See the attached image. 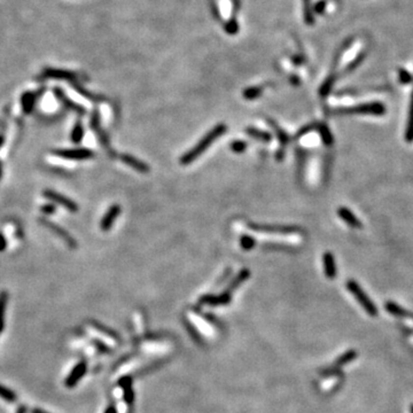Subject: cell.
Segmentation results:
<instances>
[{"mask_svg":"<svg viewBox=\"0 0 413 413\" xmlns=\"http://www.w3.org/2000/svg\"><path fill=\"white\" fill-rule=\"evenodd\" d=\"M226 129L227 128L225 124H218L215 126V128L211 130V131L208 132L207 135L204 136L192 149H190L186 154H184L182 156V159H180V163H182L183 165H190V163H192L193 161H195V160L199 158L202 153L207 151L208 147H209V146L213 144L217 138H220V136H223L224 133L226 132Z\"/></svg>","mask_w":413,"mask_h":413,"instance_id":"obj_1","label":"cell"},{"mask_svg":"<svg viewBox=\"0 0 413 413\" xmlns=\"http://www.w3.org/2000/svg\"><path fill=\"white\" fill-rule=\"evenodd\" d=\"M52 153L57 158L66 160H75V161H82V160H88L94 156V153L86 148H74V149H54Z\"/></svg>","mask_w":413,"mask_h":413,"instance_id":"obj_2","label":"cell"},{"mask_svg":"<svg viewBox=\"0 0 413 413\" xmlns=\"http://www.w3.org/2000/svg\"><path fill=\"white\" fill-rule=\"evenodd\" d=\"M39 223L42 224V225H44V226H45V227L49 228V230L52 231L53 233H55L57 235V237H60L61 239H62V240L64 242H66V244L68 246H69V248L75 249V248L77 247L76 240H75V239L73 237H71V235L69 233H68V232L66 230H64L63 227H61L60 225L53 223V221L46 220V218H44V217H40L39 218Z\"/></svg>","mask_w":413,"mask_h":413,"instance_id":"obj_3","label":"cell"},{"mask_svg":"<svg viewBox=\"0 0 413 413\" xmlns=\"http://www.w3.org/2000/svg\"><path fill=\"white\" fill-rule=\"evenodd\" d=\"M43 195L46 197V199H49L50 201H52L54 204H59V206H62L70 211V213H77L78 210V206L76 204L75 201H73L69 197L62 195V194L55 192V191H52V190H45L43 192Z\"/></svg>","mask_w":413,"mask_h":413,"instance_id":"obj_4","label":"cell"},{"mask_svg":"<svg viewBox=\"0 0 413 413\" xmlns=\"http://www.w3.org/2000/svg\"><path fill=\"white\" fill-rule=\"evenodd\" d=\"M251 231L259 232V233L268 234H289L295 233L298 228L293 226H281V225H261V224H249Z\"/></svg>","mask_w":413,"mask_h":413,"instance_id":"obj_5","label":"cell"},{"mask_svg":"<svg viewBox=\"0 0 413 413\" xmlns=\"http://www.w3.org/2000/svg\"><path fill=\"white\" fill-rule=\"evenodd\" d=\"M348 288H349L350 291H351V293H353V294L355 296H356V299L358 300V301H359L360 304L363 305V308L365 310H366V311L368 313H370L371 316H375V315H377V310H375L374 305L372 304V302L370 301V299L365 296L363 291H361V289L359 288V286L356 285L353 281H350V282H348Z\"/></svg>","mask_w":413,"mask_h":413,"instance_id":"obj_6","label":"cell"},{"mask_svg":"<svg viewBox=\"0 0 413 413\" xmlns=\"http://www.w3.org/2000/svg\"><path fill=\"white\" fill-rule=\"evenodd\" d=\"M91 128L93 129V131L95 132V135H97L99 140H100L102 145H104V147L107 149L109 154H114V153H112V151H111V148H110V144H109L108 137L100 126V118H99V114H98L97 110L93 112V115H92V117H91Z\"/></svg>","mask_w":413,"mask_h":413,"instance_id":"obj_7","label":"cell"},{"mask_svg":"<svg viewBox=\"0 0 413 413\" xmlns=\"http://www.w3.org/2000/svg\"><path fill=\"white\" fill-rule=\"evenodd\" d=\"M119 214H121V207H119L118 204H114V206L109 208L107 213L105 214V216L102 217V220L100 223L101 230L105 232L108 231L109 228L112 226V224H114L115 220L118 217Z\"/></svg>","mask_w":413,"mask_h":413,"instance_id":"obj_8","label":"cell"},{"mask_svg":"<svg viewBox=\"0 0 413 413\" xmlns=\"http://www.w3.org/2000/svg\"><path fill=\"white\" fill-rule=\"evenodd\" d=\"M119 159H121V161L123 163H125V165H129L130 168L135 169L136 171L141 172V173H147V172H149V166H148V165H146V163L141 162L140 160L133 158L132 155L122 154V155H119Z\"/></svg>","mask_w":413,"mask_h":413,"instance_id":"obj_9","label":"cell"},{"mask_svg":"<svg viewBox=\"0 0 413 413\" xmlns=\"http://www.w3.org/2000/svg\"><path fill=\"white\" fill-rule=\"evenodd\" d=\"M54 94H55L56 98L59 99V100L61 102H62V104L64 105V107H67L68 109H70V110L76 111V112H78V114H81V115H84L85 112H86V111H85V109L82 108L80 105L75 104L74 101H71L70 99L68 98L67 95L63 93L62 90H60V88H54Z\"/></svg>","mask_w":413,"mask_h":413,"instance_id":"obj_10","label":"cell"},{"mask_svg":"<svg viewBox=\"0 0 413 413\" xmlns=\"http://www.w3.org/2000/svg\"><path fill=\"white\" fill-rule=\"evenodd\" d=\"M42 94V92L40 93H33V92H27L22 95L21 98V105H22V109L23 111H25V114H30L33 110V107H35V104H36V100L38 99L39 95Z\"/></svg>","mask_w":413,"mask_h":413,"instance_id":"obj_11","label":"cell"},{"mask_svg":"<svg viewBox=\"0 0 413 413\" xmlns=\"http://www.w3.org/2000/svg\"><path fill=\"white\" fill-rule=\"evenodd\" d=\"M44 76L50 77V78H57V80H67V81L75 80L74 74L68 73V71L55 70V69H46L45 71H44Z\"/></svg>","mask_w":413,"mask_h":413,"instance_id":"obj_12","label":"cell"},{"mask_svg":"<svg viewBox=\"0 0 413 413\" xmlns=\"http://www.w3.org/2000/svg\"><path fill=\"white\" fill-rule=\"evenodd\" d=\"M7 300L8 295L6 292L0 293V334L2 333L5 326V311H6V305H7Z\"/></svg>","mask_w":413,"mask_h":413,"instance_id":"obj_13","label":"cell"},{"mask_svg":"<svg viewBox=\"0 0 413 413\" xmlns=\"http://www.w3.org/2000/svg\"><path fill=\"white\" fill-rule=\"evenodd\" d=\"M246 133H248L249 136H251L252 138L255 139H258V140L261 141H270L271 140V135L265 131H262V130H258V129H255V128H247L246 129Z\"/></svg>","mask_w":413,"mask_h":413,"instance_id":"obj_14","label":"cell"},{"mask_svg":"<svg viewBox=\"0 0 413 413\" xmlns=\"http://www.w3.org/2000/svg\"><path fill=\"white\" fill-rule=\"evenodd\" d=\"M83 137H84V125L82 124L81 122H77L74 126L73 131H71V135H70L71 141L75 142V144H80V142L83 140Z\"/></svg>","mask_w":413,"mask_h":413,"instance_id":"obj_15","label":"cell"},{"mask_svg":"<svg viewBox=\"0 0 413 413\" xmlns=\"http://www.w3.org/2000/svg\"><path fill=\"white\" fill-rule=\"evenodd\" d=\"M324 264H325V271L329 278H334L335 275V264H334L333 256L330 254H326L324 257Z\"/></svg>","mask_w":413,"mask_h":413,"instance_id":"obj_16","label":"cell"},{"mask_svg":"<svg viewBox=\"0 0 413 413\" xmlns=\"http://www.w3.org/2000/svg\"><path fill=\"white\" fill-rule=\"evenodd\" d=\"M84 370H85L84 364L78 365V366L73 371V373H71L69 375V378H68L67 385H69V387H71V385H73L75 384V382H76L78 380V379L81 378V375L84 373Z\"/></svg>","mask_w":413,"mask_h":413,"instance_id":"obj_17","label":"cell"},{"mask_svg":"<svg viewBox=\"0 0 413 413\" xmlns=\"http://www.w3.org/2000/svg\"><path fill=\"white\" fill-rule=\"evenodd\" d=\"M0 398L5 399L6 402H15L16 401V394L9 388H6L5 385H0Z\"/></svg>","mask_w":413,"mask_h":413,"instance_id":"obj_18","label":"cell"},{"mask_svg":"<svg viewBox=\"0 0 413 413\" xmlns=\"http://www.w3.org/2000/svg\"><path fill=\"white\" fill-rule=\"evenodd\" d=\"M339 215L343 218L344 220L347 221L348 224L351 225V226H355V227L359 226V223H358V220H356V218H355V216L350 213V211H348L347 209H341V210H339Z\"/></svg>","mask_w":413,"mask_h":413,"instance_id":"obj_19","label":"cell"},{"mask_svg":"<svg viewBox=\"0 0 413 413\" xmlns=\"http://www.w3.org/2000/svg\"><path fill=\"white\" fill-rule=\"evenodd\" d=\"M240 245L244 250H251V249L255 247L256 241L254 238L250 237V235L245 234V235H242L240 239Z\"/></svg>","mask_w":413,"mask_h":413,"instance_id":"obj_20","label":"cell"},{"mask_svg":"<svg viewBox=\"0 0 413 413\" xmlns=\"http://www.w3.org/2000/svg\"><path fill=\"white\" fill-rule=\"evenodd\" d=\"M262 93V87H250V88H247V90H245L244 92V97L245 99H248V100H252V99L257 98L261 95Z\"/></svg>","mask_w":413,"mask_h":413,"instance_id":"obj_21","label":"cell"},{"mask_svg":"<svg viewBox=\"0 0 413 413\" xmlns=\"http://www.w3.org/2000/svg\"><path fill=\"white\" fill-rule=\"evenodd\" d=\"M270 122V124L272 125V128L275 129V133H277L278 135V139H279V141L281 142V145H286L288 142V137H287V135H286V132L285 131H282V130L279 128V126L277 125V124H275V123H273L272 121H269Z\"/></svg>","mask_w":413,"mask_h":413,"instance_id":"obj_22","label":"cell"},{"mask_svg":"<svg viewBox=\"0 0 413 413\" xmlns=\"http://www.w3.org/2000/svg\"><path fill=\"white\" fill-rule=\"evenodd\" d=\"M246 148H247V144H246L245 141H241V140L233 141L231 145V149L234 153H242Z\"/></svg>","mask_w":413,"mask_h":413,"instance_id":"obj_23","label":"cell"},{"mask_svg":"<svg viewBox=\"0 0 413 413\" xmlns=\"http://www.w3.org/2000/svg\"><path fill=\"white\" fill-rule=\"evenodd\" d=\"M408 139H409V140H412V139H413V95H412L411 111H410V122H409V129H408Z\"/></svg>","mask_w":413,"mask_h":413,"instance_id":"obj_24","label":"cell"},{"mask_svg":"<svg viewBox=\"0 0 413 413\" xmlns=\"http://www.w3.org/2000/svg\"><path fill=\"white\" fill-rule=\"evenodd\" d=\"M40 210L46 215L54 214V211H55V206H54V204H45V206H43L42 208H40Z\"/></svg>","mask_w":413,"mask_h":413,"instance_id":"obj_25","label":"cell"},{"mask_svg":"<svg viewBox=\"0 0 413 413\" xmlns=\"http://www.w3.org/2000/svg\"><path fill=\"white\" fill-rule=\"evenodd\" d=\"M6 248H7V240H6L4 234L0 233V252L4 251Z\"/></svg>","mask_w":413,"mask_h":413,"instance_id":"obj_26","label":"cell"},{"mask_svg":"<svg viewBox=\"0 0 413 413\" xmlns=\"http://www.w3.org/2000/svg\"><path fill=\"white\" fill-rule=\"evenodd\" d=\"M16 413H27V410H26L25 406H21V408L18 410V412H16Z\"/></svg>","mask_w":413,"mask_h":413,"instance_id":"obj_27","label":"cell"},{"mask_svg":"<svg viewBox=\"0 0 413 413\" xmlns=\"http://www.w3.org/2000/svg\"><path fill=\"white\" fill-rule=\"evenodd\" d=\"M4 141H5V138H4V136H2V135H0V147H1V146H2V144H4Z\"/></svg>","mask_w":413,"mask_h":413,"instance_id":"obj_28","label":"cell"},{"mask_svg":"<svg viewBox=\"0 0 413 413\" xmlns=\"http://www.w3.org/2000/svg\"><path fill=\"white\" fill-rule=\"evenodd\" d=\"M2 177V166H1V162H0V179H1Z\"/></svg>","mask_w":413,"mask_h":413,"instance_id":"obj_29","label":"cell"}]
</instances>
